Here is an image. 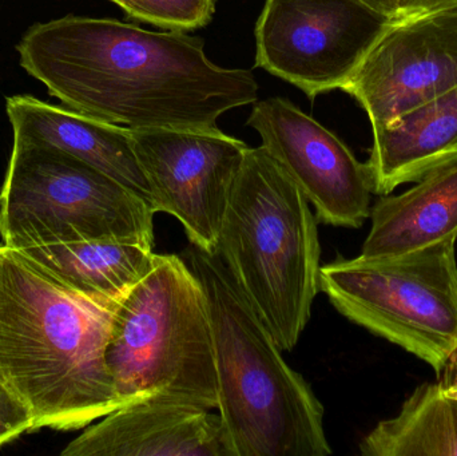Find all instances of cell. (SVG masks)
<instances>
[{"mask_svg":"<svg viewBox=\"0 0 457 456\" xmlns=\"http://www.w3.org/2000/svg\"><path fill=\"white\" fill-rule=\"evenodd\" d=\"M7 114L13 139L58 147L149 201V184L139 166L130 129L51 106L29 95L8 98Z\"/></svg>","mask_w":457,"mask_h":456,"instance_id":"14","label":"cell"},{"mask_svg":"<svg viewBox=\"0 0 457 456\" xmlns=\"http://www.w3.org/2000/svg\"><path fill=\"white\" fill-rule=\"evenodd\" d=\"M10 248L88 299L120 304L154 264V246L123 240H27Z\"/></svg>","mask_w":457,"mask_h":456,"instance_id":"15","label":"cell"},{"mask_svg":"<svg viewBox=\"0 0 457 456\" xmlns=\"http://www.w3.org/2000/svg\"><path fill=\"white\" fill-rule=\"evenodd\" d=\"M247 125L300 187L317 221L357 229L370 219L373 189L367 165L336 134L284 98L258 102Z\"/></svg>","mask_w":457,"mask_h":456,"instance_id":"10","label":"cell"},{"mask_svg":"<svg viewBox=\"0 0 457 456\" xmlns=\"http://www.w3.org/2000/svg\"><path fill=\"white\" fill-rule=\"evenodd\" d=\"M395 19L412 18L435 11L448 10L457 5V0H392Z\"/></svg>","mask_w":457,"mask_h":456,"instance_id":"20","label":"cell"},{"mask_svg":"<svg viewBox=\"0 0 457 456\" xmlns=\"http://www.w3.org/2000/svg\"><path fill=\"white\" fill-rule=\"evenodd\" d=\"M370 235L360 256L386 259L457 238V165L442 169L370 208Z\"/></svg>","mask_w":457,"mask_h":456,"instance_id":"16","label":"cell"},{"mask_svg":"<svg viewBox=\"0 0 457 456\" xmlns=\"http://www.w3.org/2000/svg\"><path fill=\"white\" fill-rule=\"evenodd\" d=\"M106 363L120 407L155 401L219 409L208 305L185 259L155 253L115 312Z\"/></svg>","mask_w":457,"mask_h":456,"instance_id":"5","label":"cell"},{"mask_svg":"<svg viewBox=\"0 0 457 456\" xmlns=\"http://www.w3.org/2000/svg\"><path fill=\"white\" fill-rule=\"evenodd\" d=\"M365 2L370 3L373 7L378 8V10L384 11V12L395 18L394 2H392V0H365Z\"/></svg>","mask_w":457,"mask_h":456,"instance_id":"22","label":"cell"},{"mask_svg":"<svg viewBox=\"0 0 457 456\" xmlns=\"http://www.w3.org/2000/svg\"><path fill=\"white\" fill-rule=\"evenodd\" d=\"M129 16L169 31H190L206 26L214 0H112Z\"/></svg>","mask_w":457,"mask_h":456,"instance_id":"18","label":"cell"},{"mask_svg":"<svg viewBox=\"0 0 457 456\" xmlns=\"http://www.w3.org/2000/svg\"><path fill=\"white\" fill-rule=\"evenodd\" d=\"M155 213L173 216L190 244L216 253L247 145L217 129H130Z\"/></svg>","mask_w":457,"mask_h":456,"instance_id":"9","label":"cell"},{"mask_svg":"<svg viewBox=\"0 0 457 456\" xmlns=\"http://www.w3.org/2000/svg\"><path fill=\"white\" fill-rule=\"evenodd\" d=\"M316 216L300 187L260 147H247L216 253L273 335L292 351L320 292Z\"/></svg>","mask_w":457,"mask_h":456,"instance_id":"4","label":"cell"},{"mask_svg":"<svg viewBox=\"0 0 457 456\" xmlns=\"http://www.w3.org/2000/svg\"><path fill=\"white\" fill-rule=\"evenodd\" d=\"M394 21L365 0H266L255 64L313 99L341 90Z\"/></svg>","mask_w":457,"mask_h":456,"instance_id":"8","label":"cell"},{"mask_svg":"<svg viewBox=\"0 0 457 456\" xmlns=\"http://www.w3.org/2000/svg\"><path fill=\"white\" fill-rule=\"evenodd\" d=\"M63 456H230L220 415L169 402L126 404L87 426Z\"/></svg>","mask_w":457,"mask_h":456,"instance_id":"12","label":"cell"},{"mask_svg":"<svg viewBox=\"0 0 457 456\" xmlns=\"http://www.w3.org/2000/svg\"><path fill=\"white\" fill-rule=\"evenodd\" d=\"M456 241L386 259L320 268V292L357 326L442 374L457 350Z\"/></svg>","mask_w":457,"mask_h":456,"instance_id":"7","label":"cell"},{"mask_svg":"<svg viewBox=\"0 0 457 456\" xmlns=\"http://www.w3.org/2000/svg\"><path fill=\"white\" fill-rule=\"evenodd\" d=\"M364 456H457V399L424 383L360 444Z\"/></svg>","mask_w":457,"mask_h":456,"instance_id":"17","label":"cell"},{"mask_svg":"<svg viewBox=\"0 0 457 456\" xmlns=\"http://www.w3.org/2000/svg\"><path fill=\"white\" fill-rule=\"evenodd\" d=\"M34 430L26 407L0 385V447Z\"/></svg>","mask_w":457,"mask_h":456,"instance_id":"19","label":"cell"},{"mask_svg":"<svg viewBox=\"0 0 457 456\" xmlns=\"http://www.w3.org/2000/svg\"><path fill=\"white\" fill-rule=\"evenodd\" d=\"M185 261L203 286L213 336L219 415L230 456H328L325 410L282 358L219 254L190 244Z\"/></svg>","mask_w":457,"mask_h":456,"instance_id":"3","label":"cell"},{"mask_svg":"<svg viewBox=\"0 0 457 456\" xmlns=\"http://www.w3.org/2000/svg\"><path fill=\"white\" fill-rule=\"evenodd\" d=\"M18 51L69 109L133 130L217 129L224 112L257 101L252 71L217 66L184 31L70 15L32 26Z\"/></svg>","mask_w":457,"mask_h":456,"instance_id":"1","label":"cell"},{"mask_svg":"<svg viewBox=\"0 0 457 456\" xmlns=\"http://www.w3.org/2000/svg\"><path fill=\"white\" fill-rule=\"evenodd\" d=\"M144 195L55 146L13 139L0 192L3 244L123 240L154 246Z\"/></svg>","mask_w":457,"mask_h":456,"instance_id":"6","label":"cell"},{"mask_svg":"<svg viewBox=\"0 0 457 456\" xmlns=\"http://www.w3.org/2000/svg\"><path fill=\"white\" fill-rule=\"evenodd\" d=\"M443 377L440 379V386L445 395L457 399V350L453 355L448 359L445 369L442 371Z\"/></svg>","mask_w":457,"mask_h":456,"instance_id":"21","label":"cell"},{"mask_svg":"<svg viewBox=\"0 0 457 456\" xmlns=\"http://www.w3.org/2000/svg\"><path fill=\"white\" fill-rule=\"evenodd\" d=\"M120 304L71 291L0 244V385L35 431L79 430L120 409L106 363Z\"/></svg>","mask_w":457,"mask_h":456,"instance_id":"2","label":"cell"},{"mask_svg":"<svg viewBox=\"0 0 457 456\" xmlns=\"http://www.w3.org/2000/svg\"><path fill=\"white\" fill-rule=\"evenodd\" d=\"M372 133L365 165L373 195H391L402 185L457 165V86Z\"/></svg>","mask_w":457,"mask_h":456,"instance_id":"13","label":"cell"},{"mask_svg":"<svg viewBox=\"0 0 457 456\" xmlns=\"http://www.w3.org/2000/svg\"><path fill=\"white\" fill-rule=\"evenodd\" d=\"M457 86V5L395 19L341 90L373 129Z\"/></svg>","mask_w":457,"mask_h":456,"instance_id":"11","label":"cell"}]
</instances>
